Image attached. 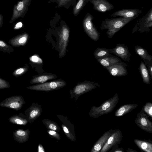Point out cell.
Here are the masks:
<instances>
[{
	"mask_svg": "<svg viewBox=\"0 0 152 152\" xmlns=\"http://www.w3.org/2000/svg\"><path fill=\"white\" fill-rule=\"evenodd\" d=\"M134 19L122 17L111 19L107 18L102 22L101 29L102 30L107 29L106 34L108 35L107 37L111 38L115 33Z\"/></svg>",
	"mask_w": 152,
	"mask_h": 152,
	"instance_id": "cell-1",
	"label": "cell"
},
{
	"mask_svg": "<svg viewBox=\"0 0 152 152\" xmlns=\"http://www.w3.org/2000/svg\"><path fill=\"white\" fill-rule=\"evenodd\" d=\"M119 99V96L116 93L113 97L106 100L99 106H93L89 112V116L96 118L111 112L118 102Z\"/></svg>",
	"mask_w": 152,
	"mask_h": 152,
	"instance_id": "cell-2",
	"label": "cell"
},
{
	"mask_svg": "<svg viewBox=\"0 0 152 152\" xmlns=\"http://www.w3.org/2000/svg\"><path fill=\"white\" fill-rule=\"evenodd\" d=\"M100 86V84L98 83L92 81H85L82 83H78L70 91V97L77 100L81 95Z\"/></svg>",
	"mask_w": 152,
	"mask_h": 152,
	"instance_id": "cell-3",
	"label": "cell"
},
{
	"mask_svg": "<svg viewBox=\"0 0 152 152\" xmlns=\"http://www.w3.org/2000/svg\"><path fill=\"white\" fill-rule=\"evenodd\" d=\"M66 84L64 81L59 79L34 85L27 88L33 90L49 91L60 89L65 86Z\"/></svg>",
	"mask_w": 152,
	"mask_h": 152,
	"instance_id": "cell-4",
	"label": "cell"
},
{
	"mask_svg": "<svg viewBox=\"0 0 152 152\" xmlns=\"http://www.w3.org/2000/svg\"><path fill=\"white\" fill-rule=\"evenodd\" d=\"M31 2V0H21L14 5L12 15L9 21L10 23H12L19 18H24Z\"/></svg>",
	"mask_w": 152,
	"mask_h": 152,
	"instance_id": "cell-5",
	"label": "cell"
},
{
	"mask_svg": "<svg viewBox=\"0 0 152 152\" xmlns=\"http://www.w3.org/2000/svg\"><path fill=\"white\" fill-rule=\"evenodd\" d=\"M93 17L88 13L83 21L84 30L87 35L93 40L96 41L99 37V34L93 23Z\"/></svg>",
	"mask_w": 152,
	"mask_h": 152,
	"instance_id": "cell-6",
	"label": "cell"
},
{
	"mask_svg": "<svg viewBox=\"0 0 152 152\" xmlns=\"http://www.w3.org/2000/svg\"><path fill=\"white\" fill-rule=\"evenodd\" d=\"M134 121L137 126L142 130L149 133H152V122L148 116L144 112L143 107L138 113Z\"/></svg>",
	"mask_w": 152,
	"mask_h": 152,
	"instance_id": "cell-7",
	"label": "cell"
},
{
	"mask_svg": "<svg viewBox=\"0 0 152 152\" xmlns=\"http://www.w3.org/2000/svg\"><path fill=\"white\" fill-rule=\"evenodd\" d=\"M123 136L120 130L118 129H115L114 132L109 137L100 152H108L115 145L119 144Z\"/></svg>",
	"mask_w": 152,
	"mask_h": 152,
	"instance_id": "cell-8",
	"label": "cell"
},
{
	"mask_svg": "<svg viewBox=\"0 0 152 152\" xmlns=\"http://www.w3.org/2000/svg\"><path fill=\"white\" fill-rule=\"evenodd\" d=\"M25 102L21 96H15L8 97L0 103V106L18 110L20 109Z\"/></svg>",
	"mask_w": 152,
	"mask_h": 152,
	"instance_id": "cell-9",
	"label": "cell"
},
{
	"mask_svg": "<svg viewBox=\"0 0 152 152\" xmlns=\"http://www.w3.org/2000/svg\"><path fill=\"white\" fill-rule=\"evenodd\" d=\"M69 35V31L67 26H62L59 38V48L60 49L59 57H63L65 55Z\"/></svg>",
	"mask_w": 152,
	"mask_h": 152,
	"instance_id": "cell-10",
	"label": "cell"
},
{
	"mask_svg": "<svg viewBox=\"0 0 152 152\" xmlns=\"http://www.w3.org/2000/svg\"><path fill=\"white\" fill-rule=\"evenodd\" d=\"M127 66H128L126 63L121 61L105 68L107 70L111 75L121 77L126 76L128 74Z\"/></svg>",
	"mask_w": 152,
	"mask_h": 152,
	"instance_id": "cell-11",
	"label": "cell"
},
{
	"mask_svg": "<svg viewBox=\"0 0 152 152\" xmlns=\"http://www.w3.org/2000/svg\"><path fill=\"white\" fill-rule=\"evenodd\" d=\"M42 112L41 105L34 102L25 110L24 114L28 122L31 124L42 115Z\"/></svg>",
	"mask_w": 152,
	"mask_h": 152,
	"instance_id": "cell-12",
	"label": "cell"
},
{
	"mask_svg": "<svg viewBox=\"0 0 152 152\" xmlns=\"http://www.w3.org/2000/svg\"><path fill=\"white\" fill-rule=\"evenodd\" d=\"M152 26V8H151L144 16L137 20L134 28L143 32L149 30Z\"/></svg>",
	"mask_w": 152,
	"mask_h": 152,
	"instance_id": "cell-13",
	"label": "cell"
},
{
	"mask_svg": "<svg viewBox=\"0 0 152 152\" xmlns=\"http://www.w3.org/2000/svg\"><path fill=\"white\" fill-rule=\"evenodd\" d=\"M111 53H113L123 60L129 62L131 56L127 46L123 44H117L116 46L111 49Z\"/></svg>",
	"mask_w": 152,
	"mask_h": 152,
	"instance_id": "cell-14",
	"label": "cell"
},
{
	"mask_svg": "<svg viewBox=\"0 0 152 152\" xmlns=\"http://www.w3.org/2000/svg\"><path fill=\"white\" fill-rule=\"evenodd\" d=\"M142 11L137 9H124L113 12L111 16L112 17H120L125 18H133L134 19L141 14Z\"/></svg>",
	"mask_w": 152,
	"mask_h": 152,
	"instance_id": "cell-15",
	"label": "cell"
},
{
	"mask_svg": "<svg viewBox=\"0 0 152 152\" xmlns=\"http://www.w3.org/2000/svg\"><path fill=\"white\" fill-rule=\"evenodd\" d=\"M115 131V129H111L105 132L94 143L90 152H100L109 137Z\"/></svg>",
	"mask_w": 152,
	"mask_h": 152,
	"instance_id": "cell-16",
	"label": "cell"
},
{
	"mask_svg": "<svg viewBox=\"0 0 152 152\" xmlns=\"http://www.w3.org/2000/svg\"><path fill=\"white\" fill-rule=\"evenodd\" d=\"M93 5V8L99 12H104L112 10L114 6L106 0H89Z\"/></svg>",
	"mask_w": 152,
	"mask_h": 152,
	"instance_id": "cell-17",
	"label": "cell"
},
{
	"mask_svg": "<svg viewBox=\"0 0 152 152\" xmlns=\"http://www.w3.org/2000/svg\"><path fill=\"white\" fill-rule=\"evenodd\" d=\"M28 38V34L24 33L13 37L9 41V43L15 47L23 46L26 43Z\"/></svg>",
	"mask_w": 152,
	"mask_h": 152,
	"instance_id": "cell-18",
	"label": "cell"
},
{
	"mask_svg": "<svg viewBox=\"0 0 152 152\" xmlns=\"http://www.w3.org/2000/svg\"><path fill=\"white\" fill-rule=\"evenodd\" d=\"M96 60L104 68L121 61L118 57L110 54L107 56Z\"/></svg>",
	"mask_w": 152,
	"mask_h": 152,
	"instance_id": "cell-19",
	"label": "cell"
},
{
	"mask_svg": "<svg viewBox=\"0 0 152 152\" xmlns=\"http://www.w3.org/2000/svg\"><path fill=\"white\" fill-rule=\"evenodd\" d=\"M138 105L137 104H129L120 106L115 113L116 117L122 116L132 111L136 108Z\"/></svg>",
	"mask_w": 152,
	"mask_h": 152,
	"instance_id": "cell-20",
	"label": "cell"
},
{
	"mask_svg": "<svg viewBox=\"0 0 152 152\" xmlns=\"http://www.w3.org/2000/svg\"><path fill=\"white\" fill-rule=\"evenodd\" d=\"M29 134L30 131L29 129L23 130L20 129L13 132V137L18 142L23 143L28 140Z\"/></svg>",
	"mask_w": 152,
	"mask_h": 152,
	"instance_id": "cell-21",
	"label": "cell"
},
{
	"mask_svg": "<svg viewBox=\"0 0 152 152\" xmlns=\"http://www.w3.org/2000/svg\"><path fill=\"white\" fill-rule=\"evenodd\" d=\"M134 49L136 53L143 59L146 65L148 63L152 62V56L148 54L146 49L138 45L135 46Z\"/></svg>",
	"mask_w": 152,
	"mask_h": 152,
	"instance_id": "cell-22",
	"label": "cell"
},
{
	"mask_svg": "<svg viewBox=\"0 0 152 152\" xmlns=\"http://www.w3.org/2000/svg\"><path fill=\"white\" fill-rule=\"evenodd\" d=\"M135 144L142 151L145 152H152V143L146 140L134 139Z\"/></svg>",
	"mask_w": 152,
	"mask_h": 152,
	"instance_id": "cell-23",
	"label": "cell"
},
{
	"mask_svg": "<svg viewBox=\"0 0 152 152\" xmlns=\"http://www.w3.org/2000/svg\"><path fill=\"white\" fill-rule=\"evenodd\" d=\"M139 69L144 83L147 84H150V80L151 79L149 77L146 65L142 61H141Z\"/></svg>",
	"mask_w": 152,
	"mask_h": 152,
	"instance_id": "cell-24",
	"label": "cell"
},
{
	"mask_svg": "<svg viewBox=\"0 0 152 152\" xmlns=\"http://www.w3.org/2000/svg\"><path fill=\"white\" fill-rule=\"evenodd\" d=\"M57 77L56 75H39L33 77L30 81V83L31 84L43 83L48 80L54 79Z\"/></svg>",
	"mask_w": 152,
	"mask_h": 152,
	"instance_id": "cell-25",
	"label": "cell"
},
{
	"mask_svg": "<svg viewBox=\"0 0 152 152\" xmlns=\"http://www.w3.org/2000/svg\"><path fill=\"white\" fill-rule=\"evenodd\" d=\"M111 49L98 48L95 50L94 55L96 59H100L108 56L111 53Z\"/></svg>",
	"mask_w": 152,
	"mask_h": 152,
	"instance_id": "cell-26",
	"label": "cell"
},
{
	"mask_svg": "<svg viewBox=\"0 0 152 152\" xmlns=\"http://www.w3.org/2000/svg\"><path fill=\"white\" fill-rule=\"evenodd\" d=\"M9 122L12 124L25 125L28 122L25 115L21 116L16 115L10 117L9 119Z\"/></svg>",
	"mask_w": 152,
	"mask_h": 152,
	"instance_id": "cell-27",
	"label": "cell"
},
{
	"mask_svg": "<svg viewBox=\"0 0 152 152\" xmlns=\"http://www.w3.org/2000/svg\"><path fill=\"white\" fill-rule=\"evenodd\" d=\"M42 121L46 128L50 130H53L58 132L61 130L59 126L56 123L48 119H45Z\"/></svg>",
	"mask_w": 152,
	"mask_h": 152,
	"instance_id": "cell-28",
	"label": "cell"
},
{
	"mask_svg": "<svg viewBox=\"0 0 152 152\" xmlns=\"http://www.w3.org/2000/svg\"><path fill=\"white\" fill-rule=\"evenodd\" d=\"M89 1V0H79L77 3L74 7L73 13L75 16H76L80 10Z\"/></svg>",
	"mask_w": 152,
	"mask_h": 152,
	"instance_id": "cell-29",
	"label": "cell"
},
{
	"mask_svg": "<svg viewBox=\"0 0 152 152\" xmlns=\"http://www.w3.org/2000/svg\"><path fill=\"white\" fill-rule=\"evenodd\" d=\"M0 50L4 53H10L14 51V48L3 41L0 40Z\"/></svg>",
	"mask_w": 152,
	"mask_h": 152,
	"instance_id": "cell-30",
	"label": "cell"
},
{
	"mask_svg": "<svg viewBox=\"0 0 152 152\" xmlns=\"http://www.w3.org/2000/svg\"><path fill=\"white\" fill-rule=\"evenodd\" d=\"M61 127L67 137L72 141L75 142L76 141L75 136L72 134L70 129L64 124L61 125Z\"/></svg>",
	"mask_w": 152,
	"mask_h": 152,
	"instance_id": "cell-31",
	"label": "cell"
},
{
	"mask_svg": "<svg viewBox=\"0 0 152 152\" xmlns=\"http://www.w3.org/2000/svg\"><path fill=\"white\" fill-rule=\"evenodd\" d=\"M144 112L149 116L152 118V104L151 102H147L142 107Z\"/></svg>",
	"mask_w": 152,
	"mask_h": 152,
	"instance_id": "cell-32",
	"label": "cell"
},
{
	"mask_svg": "<svg viewBox=\"0 0 152 152\" xmlns=\"http://www.w3.org/2000/svg\"><path fill=\"white\" fill-rule=\"evenodd\" d=\"M28 66H27L18 68L13 72L12 75L15 77H18L25 73L28 70Z\"/></svg>",
	"mask_w": 152,
	"mask_h": 152,
	"instance_id": "cell-33",
	"label": "cell"
},
{
	"mask_svg": "<svg viewBox=\"0 0 152 152\" xmlns=\"http://www.w3.org/2000/svg\"><path fill=\"white\" fill-rule=\"evenodd\" d=\"M47 132L49 136L51 137H53L58 140L61 139L60 135L56 131L48 129Z\"/></svg>",
	"mask_w": 152,
	"mask_h": 152,
	"instance_id": "cell-34",
	"label": "cell"
},
{
	"mask_svg": "<svg viewBox=\"0 0 152 152\" xmlns=\"http://www.w3.org/2000/svg\"><path fill=\"white\" fill-rule=\"evenodd\" d=\"M10 87L9 83L0 78V89L7 88Z\"/></svg>",
	"mask_w": 152,
	"mask_h": 152,
	"instance_id": "cell-35",
	"label": "cell"
},
{
	"mask_svg": "<svg viewBox=\"0 0 152 152\" xmlns=\"http://www.w3.org/2000/svg\"><path fill=\"white\" fill-rule=\"evenodd\" d=\"M29 59L30 61L33 63L37 64H41L42 63V59L37 56H33Z\"/></svg>",
	"mask_w": 152,
	"mask_h": 152,
	"instance_id": "cell-36",
	"label": "cell"
},
{
	"mask_svg": "<svg viewBox=\"0 0 152 152\" xmlns=\"http://www.w3.org/2000/svg\"><path fill=\"white\" fill-rule=\"evenodd\" d=\"M123 148H119L118 145H115L111 148L108 152H124Z\"/></svg>",
	"mask_w": 152,
	"mask_h": 152,
	"instance_id": "cell-37",
	"label": "cell"
},
{
	"mask_svg": "<svg viewBox=\"0 0 152 152\" xmlns=\"http://www.w3.org/2000/svg\"><path fill=\"white\" fill-rule=\"evenodd\" d=\"M72 0H60L58 6V7H60L64 6Z\"/></svg>",
	"mask_w": 152,
	"mask_h": 152,
	"instance_id": "cell-38",
	"label": "cell"
},
{
	"mask_svg": "<svg viewBox=\"0 0 152 152\" xmlns=\"http://www.w3.org/2000/svg\"><path fill=\"white\" fill-rule=\"evenodd\" d=\"M148 67V70L150 76V77L152 78V62L148 63L147 65Z\"/></svg>",
	"mask_w": 152,
	"mask_h": 152,
	"instance_id": "cell-39",
	"label": "cell"
},
{
	"mask_svg": "<svg viewBox=\"0 0 152 152\" xmlns=\"http://www.w3.org/2000/svg\"><path fill=\"white\" fill-rule=\"evenodd\" d=\"M38 152H45V149L42 145L40 144H39L38 146Z\"/></svg>",
	"mask_w": 152,
	"mask_h": 152,
	"instance_id": "cell-40",
	"label": "cell"
},
{
	"mask_svg": "<svg viewBox=\"0 0 152 152\" xmlns=\"http://www.w3.org/2000/svg\"><path fill=\"white\" fill-rule=\"evenodd\" d=\"M22 23L21 22H19L17 24L15 25L14 29H18L21 27H22Z\"/></svg>",
	"mask_w": 152,
	"mask_h": 152,
	"instance_id": "cell-41",
	"label": "cell"
},
{
	"mask_svg": "<svg viewBox=\"0 0 152 152\" xmlns=\"http://www.w3.org/2000/svg\"><path fill=\"white\" fill-rule=\"evenodd\" d=\"M3 24V16L2 15L0 14V28L1 27Z\"/></svg>",
	"mask_w": 152,
	"mask_h": 152,
	"instance_id": "cell-42",
	"label": "cell"
},
{
	"mask_svg": "<svg viewBox=\"0 0 152 152\" xmlns=\"http://www.w3.org/2000/svg\"><path fill=\"white\" fill-rule=\"evenodd\" d=\"M127 152H137V151L135 150L128 148L127 149L126 151Z\"/></svg>",
	"mask_w": 152,
	"mask_h": 152,
	"instance_id": "cell-43",
	"label": "cell"
},
{
	"mask_svg": "<svg viewBox=\"0 0 152 152\" xmlns=\"http://www.w3.org/2000/svg\"><path fill=\"white\" fill-rule=\"evenodd\" d=\"M56 0V1H57L58 2H59V1H60V0Z\"/></svg>",
	"mask_w": 152,
	"mask_h": 152,
	"instance_id": "cell-44",
	"label": "cell"
}]
</instances>
